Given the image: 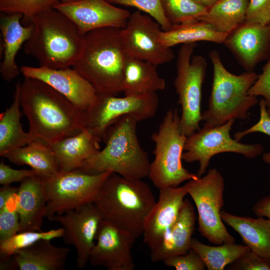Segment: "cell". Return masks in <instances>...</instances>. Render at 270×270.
Segmentation results:
<instances>
[{
  "mask_svg": "<svg viewBox=\"0 0 270 270\" xmlns=\"http://www.w3.org/2000/svg\"><path fill=\"white\" fill-rule=\"evenodd\" d=\"M20 104L34 140L50 146L83 130L84 112L44 82L24 78Z\"/></svg>",
  "mask_w": 270,
  "mask_h": 270,
  "instance_id": "cell-1",
  "label": "cell"
},
{
  "mask_svg": "<svg viewBox=\"0 0 270 270\" xmlns=\"http://www.w3.org/2000/svg\"><path fill=\"white\" fill-rule=\"evenodd\" d=\"M156 202L152 190L142 180L112 173L93 203L103 220L137 238L142 236L146 220Z\"/></svg>",
  "mask_w": 270,
  "mask_h": 270,
  "instance_id": "cell-2",
  "label": "cell"
},
{
  "mask_svg": "<svg viewBox=\"0 0 270 270\" xmlns=\"http://www.w3.org/2000/svg\"><path fill=\"white\" fill-rule=\"evenodd\" d=\"M32 31L25 42L26 54L36 59L40 66L69 68L80 57L84 35L66 15L54 8L29 20Z\"/></svg>",
  "mask_w": 270,
  "mask_h": 270,
  "instance_id": "cell-3",
  "label": "cell"
},
{
  "mask_svg": "<svg viewBox=\"0 0 270 270\" xmlns=\"http://www.w3.org/2000/svg\"><path fill=\"white\" fill-rule=\"evenodd\" d=\"M133 116H124L106 131L102 150L87 158L78 170L88 174L112 172L124 178L148 177L150 162L147 152L140 146Z\"/></svg>",
  "mask_w": 270,
  "mask_h": 270,
  "instance_id": "cell-4",
  "label": "cell"
},
{
  "mask_svg": "<svg viewBox=\"0 0 270 270\" xmlns=\"http://www.w3.org/2000/svg\"><path fill=\"white\" fill-rule=\"evenodd\" d=\"M120 29L106 28L84 35L82 53L72 68L86 80L98 94L117 96L122 92L126 56Z\"/></svg>",
  "mask_w": 270,
  "mask_h": 270,
  "instance_id": "cell-5",
  "label": "cell"
},
{
  "mask_svg": "<svg viewBox=\"0 0 270 270\" xmlns=\"http://www.w3.org/2000/svg\"><path fill=\"white\" fill-rule=\"evenodd\" d=\"M209 56L214 70L211 93L208 109L202 114L206 124L218 126L232 120H244L250 110L258 103L257 97L248 91L258 78L254 72L236 75L226 69L217 50Z\"/></svg>",
  "mask_w": 270,
  "mask_h": 270,
  "instance_id": "cell-6",
  "label": "cell"
},
{
  "mask_svg": "<svg viewBox=\"0 0 270 270\" xmlns=\"http://www.w3.org/2000/svg\"><path fill=\"white\" fill-rule=\"evenodd\" d=\"M177 108H171L164 116L158 130L151 136L155 144L148 178L158 190L177 187L182 182L197 178L182 164V154L187 138L180 126Z\"/></svg>",
  "mask_w": 270,
  "mask_h": 270,
  "instance_id": "cell-7",
  "label": "cell"
},
{
  "mask_svg": "<svg viewBox=\"0 0 270 270\" xmlns=\"http://www.w3.org/2000/svg\"><path fill=\"white\" fill-rule=\"evenodd\" d=\"M196 43L183 44L178 54L176 75L174 81L178 104L181 106L180 126L188 136L199 130L202 120V86L207 68L206 61L200 55H193Z\"/></svg>",
  "mask_w": 270,
  "mask_h": 270,
  "instance_id": "cell-8",
  "label": "cell"
},
{
  "mask_svg": "<svg viewBox=\"0 0 270 270\" xmlns=\"http://www.w3.org/2000/svg\"><path fill=\"white\" fill-rule=\"evenodd\" d=\"M112 173L88 174L78 169L60 171L42 178L47 204L45 218L61 215L93 202L102 185Z\"/></svg>",
  "mask_w": 270,
  "mask_h": 270,
  "instance_id": "cell-9",
  "label": "cell"
},
{
  "mask_svg": "<svg viewBox=\"0 0 270 270\" xmlns=\"http://www.w3.org/2000/svg\"><path fill=\"white\" fill-rule=\"evenodd\" d=\"M184 185L196 208L200 234L216 245L235 242L220 216L224 180L218 170L210 168L206 175L190 180Z\"/></svg>",
  "mask_w": 270,
  "mask_h": 270,
  "instance_id": "cell-10",
  "label": "cell"
},
{
  "mask_svg": "<svg viewBox=\"0 0 270 270\" xmlns=\"http://www.w3.org/2000/svg\"><path fill=\"white\" fill-rule=\"evenodd\" d=\"M158 105L156 92L124 97L98 94L95 103L83 113V128L100 142L107 128L120 117L130 114L138 122L146 120L155 116Z\"/></svg>",
  "mask_w": 270,
  "mask_h": 270,
  "instance_id": "cell-11",
  "label": "cell"
},
{
  "mask_svg": "<svg viewBox=\"0 0 270 270\" xmlns=\"http://www.w3.org/2000/svg\"><path fill=\"white\" fill-rule=\"evenodd\" d=\"M234 122L232 120L218 126L204 124L202 128L187 136L182 160L188 163L198 162V176L204 175L210 159L218 154L236 153L248 158L262 154L264 148L260 144H244L231 138L230 131Z\"/></svg>",
  "mask_w": 270,
  "mask_h": 270,
  "instance_id": "cell-12",
  "label": "cell"
},
{
  "mask_svg": "<svg viewBox=\"0 0 270 270\" xmlns=\"http://www.w3.org/2000/svg\"><path fill=\"white\" fill-rule=\"evenodd\" d=\"M160 24L149 15L136 10L130 14L120 36L127 57L144 60L156 66L172 62L174 54L160 40Z\"/></svg>",
  "mask_w": 270,
  "mask_h": 270,
  "instance_id": "cell-13",
  "label": "cell"
},
{
  "mask_svg": "<svg viewBox=\"0 0 270 270\" xmlns=\"http://www.w3.org/2000/svg\"><path fill=\"white\" fill-rule=\"evenodd\" d=\"M48 219L59 222L63 226L64 232L62 238L66 244L72 246L76 248V267L84 268L89 262L102 220L95 204L89 203Z\"/></svg>",
  "mask_w": 270,
  "mask_h": 270,
  "instance_id": "cell-14",
  "label": "cell"
},
{
  "mask_svg": "<svg viewBox=\"0 0 270 270\" xmlns=\"http://www.w3.org/2000/svg\"><path fill=\"white\" fill-rule=\"evenodd\" d=\"M54 8L63 13L78 27L82 35L100 28H124L130 12L114 6L107 0H78L59 2Z\"/></svg>",
  "mask_w": 270,
  "mask_h": 270,
  "instance_id": "cell-15",
  "label": "cell"
},
{
  "mask_svg": "<svg viewBox=\"0 0 270 270\" xmlns=\"http://www.w3.org/2000/svg\"><path fill=\"white\" fill-rule=\"evenodd\" d=\"M20 68L24 78L44 82L83 112L92 107L98 98L94 86L73 68L22 66Z\"/></svg>",
  "mask_w": 270,
  "mask_h": 270,
  "instance_id": "cell-16",
  "label": "cell"
},
{
  "mask_svg": "<svg viewBox=\"0 0 270 270\" xmlns=\"http://www.w3.org/2000/svg\"><path fill=\"white\" fill-rule=\"evenodd\" d=\"M136 239L102 219L88 262L108 270H133L135 264L132 250Z\"/></svg>",
  "mask_w": 270,
  "mask_h": 270,
  "instance_id": "cell-17",
  "label": "cell"
},
{
  "mask_svg": "<svg viewBox=\"0 0 270 270\" xmlns=\"http://www.w3.org/2000/svg\"><path fill=\"white\" fill-rule=\"evenodd\" d=\"M224 44L247 71L270 54V24L244 22L229 34Z\"/></svg>",
  "mask_w": 270,
  "mask_h": 270,
  "instance_id": "cell-18",
  "label": "cell"
},
{
  "mask_svg": "<svg viewBox=\"0 0 270 270\" xmlns=\"http://www.w3.org/2000/svg\"><path fill=\"white\" fill-rule=\"evenodd\" d=\"M159 196L144 223V242L152 250L158 246L176 221L188 194L185 185L159 190Z\"/></svg>",
  "mask_w": 270,
  "mask_h": 270,
  "instance_id": "cell-19",
  "label": "cell"
},
{
  "mask_svg": "<svg viewBox=\"0 0 270 270\" xmlns=\"http://www.w3.org/2000/svg\"><path fill=\"white\" fill-rule=\"evenodd\" d=\"M16 204L20 218L18 232L42 231L47 204L42 177L34 176L20 182Z\"/></svg>",
  "mask_w": 270,
  "mask_h": 270,
  "instance_id": "cell-20",
  "label": "cell"
},
{
  "mask_svg": "<svg viewBox=\"0 0 270 270\" xmlns=\"http://www.w3.org/2000/svg\"><path fill=\"white\" fill-rule=\"evenodd\" d=\"M196 219L194 206L185 199L178 218L160 244L150 250L151 261L163 262L170 257L186 254L191 249Z\"/></svg>",
  "mask_w": 270,
  "mask_h": 270,
  "instance_id": "cell-21",
  "label": "cell"
},
{
  "mask_svg": "<svg viewBox=\"0 0 270 270\" xmlns=\"http://www.w3.org/2000/svg\"><path fill=\"white\" fill-rule=\"evenodd\" d=\"M22 16L19 13H2L0 16L4 58L0 64V73L2 79L8 82H12L21 72L16 63V56L22 44L29 39L32 31L30 24L26 26L20 24Z\"/></svg>",
  "mask_w": 270,
  "mask_h": 270,
  "instance_id": "cell-22",
  "label": "cell"
},
{
  "mask_svg": "<svg viewBox=\"0 0 270 270\" xmlns=\"http://www.w3.org/2000/svg\"><path fill=\"white\" fill-rule=\"evenodd\" d=\"M70 251L68 247L42 239L18 250L13 256L20 270H63Z\"/></svg>",
  "mask_w": 270,
  "mask_h": 270,
  "instance_id": "cell-23",
  "label": "cell"
},
{
  "mask_svg": "<svg viewBox=\"0 0 270 270\" xmlns=\"http://www.w3.org/2000/svg\"><path fill=\"white\" fill-rule=\"evenodd\" d=\"M222 221L241 236L243 242L260 257L270 258V220L238 216L222 210Z\"/></svg>",
  "mask_w": 270,
  "mask_h": 270,
  "instance_id": "cell-24",
  "label": "cell"
},
{
  "mask_svg": "<svg viewBox=\"0 0 270 270\" xmlns=\"http://www.w3.org/2000/svg\"><path fill=\"white\" fill-rule=\"evenodd\" d=\"M100 143L84 128L78 134L60 140L50 146L60 171H70L80 168L87 158L100 150Z\"/></svg>",
  "mask_w": 270,
  "mask_h": 270,
  "instance_id": "cell-25",
  "label": "cell"
},
{
  "mask_svg": "<svg viewBox=\"0 0 270 270\" xmlns=\"http://www.w3.org/2000/svg\"><path fill=\"white\" fill-rule=\"evenodd\" d=\"M150 62L126 57L123 72L122 90L124 96L154 93L164 90L165 80Z\"/></svg>",
  "mask_w": 270,
  "mask_h": 270,
  "instance_id": "cell-26",
  "label": "cell"
},
{
  "mask_svg": "<svg viewBox=\"0 0 270 270\" xmlns=\"http://www.w3.org/2000/svg\"><path fill=\"white\" fill-rule=\"evenodd\" d=\"M20 86L15 88L12 104L0 114V156L34 140L28 132H25L20 122L23 112L20 110Z\"/></svg>",
  "mask_w": 270,
  "mask_h": 270,
  "instance_id": "cell-27",
  "label": "cell"
},
{
  "mask_svg": "<svg viewBox=\"0 0 270 270\" xmlns=\"http://www.w3.org/2000/svg\"><path fill=\"white\" fill-rule=\"evenodd\" d=\"M3 158L18 165H28L42 178L52 176L60 168L50 146L34 140L5 154Z\"/></svg>",
  "mask_w": 270,
  "mask_h": 270,
  "instance_id": "cell-28",
  "label": "cell"
},
{
  "mask_svg": "<svg viewBox=\"0 0 270 270\" xmlns=\"http://www.w3.org/2000/svg\"><path fill=\"white\" fill-rule=\"evenodd\" d=\"M228 34L218 32L211 24L201 20L174 25L168 30H162V43L172 48L178 44L196 43L199 41L224 44Z\"/></svg>",
  "mask_w": 270,
  "mask_h": 270,
  "instance_id": "cell-29",
  "label": "cell"
},
{
  "mask_svg": "<svg viewBox=\"0 0 270 270\" xmlns=\"http://www.w3.org/2000/svg\"><path fill=\"white\" fill-rule=\"evenodd\" d=\"M249 0H218L198 19L230 34L245 22Z\"/></svg>",
  "mask_w": 270,
  "mask_h": 270,
  "instance_id": "cell-30",
  "label": "cell"
},
{
  "mask_svg": "<svg viewBox=\"0 0 270 270\" xmlns=\"http://www.w3.org/2000/svg\"><path fill=\"white\" fill-rule=\"evenodd\" d=\"M191 248L200 256L208 270H222L250 250L245 244L235 242L210 246L194 238L192 240Z\"/></svg>",
  "mask_w": 270,
  "mask_h": 270,
  "instance_id": "cell-31",
  "label": "cell"
},
{
  "mask_svg": "<svg viewBox=\"0 0 270 270\" xmlns=\"http://www.w3.org/2000/svg\"><path fill=\"white\" fill-rule=\"evenodd\" d=\"M166 17L172 25L198 20L207 8L192 0H161Z\"/></svg>",
  "mask_w": 270,
  "mask_h": 270,
  "instance_id": "cell-32",
  "label": "cell"
},
{
  "mask_svg": "<svg viewBox=\"0 0 270 270\" xmlns=\"http://www.w3.org/2000/svg\"><path fill=\"white\" fill-rule=\"evenodd\" d=\"M64 232V228L51 230L46 232H18L10 238L0 242V256H12L18 250L27 247L40 240H52L60 238L62 237Z\"/></svg>",
  "mask_w": 270,
  "mask_h": 270,
  "instance_id": "cell-33",
  "label": "cell"
},
{
  "mask_svg": "<svg viewBox=\"0 0 270 270\" xmlns=\"http://www.w3.org/2000/svg\"><path fill=\"white\" fill-rule=\"evenodd\" d=\"M60 0H0L2 13H19L30 20L36 15L54 8Z\"/></svg>",
  "mask_w": 270,
  "mask_h": 270,
  "instance_id": "cell-34",
  "label": "cell"
},
{
  "mask_svg": "<svg viewBox=\"0 0 270 270\" xmlns=\"http://www.w3.org/2000/svg\"><path fill=\"white\" fill-rule=\"evenodd\" d=\"M113 4H120L136 8L156 20L163 31L170 30L172 25L166 17L161 0H107Z\"/></svg>",
  "mask_w": 270,
  "mask_h": 270,
  "instance_id": "cell-35",
  "label": "cell"
},
{
  "mask_svg": "<svg viewBox=\"0 0 270 270\" xmlns=\"http://www.w3.org/2000/svg\"><path fill=\"white\" fill-rule=\"evenodd\" d=\"M19 223L16 194L0 209V242L4 241L18 233Z\"/></svg>",
  "mask_w": 270,
  "mask_h": 270,
  "instance_id": "cell-36",
  "label": "cell"
},
{
  "mask_svg": "<svg viewBox=\"0 0 270 270\" xmlns=\"http://www.w3.org/2000/svg\"><path fill=\"white\" fill-rule=\"evenodd\" d=\"M163 262L177 270H204L206 268L201 258L192 248L186 254L170 257Z\"/></svg>",
  "mask_w": 270,
  "mask_h": 270,
  "instance_id": "cell-37",
  "label": "cell"
},
{
  "mask_svg": "<svg viewBox=\"0 0 270 270\" xmlns=\"http://www.w3.org/2000/svg\"><path fill=\"white\" fill-rule=\"evenodd\" d=\"M245 22L270 24V0H249Z\"/></svg>",
  "mask_w": 270,
  "mask_h": 270,
  "instance_id": "cell-38",
  "label": "cell"
},
{
  "mask_svg": "<svg viewBox=\"0 0 270 270\" xmlns=\"http://www.w3.org/2000/svg\"><path fill=\"white\" fill-rule=\"evenodd\" d=\"M248 94L264 100L267 108H270V58L248 91Z\"/></svg>",
  "mask_w": 270,
  "mask_h": 270,
  "instance_id": "cell-39",
  "label": "cell"
},
{
  "mask_svg": "<svg viewBox=\"0 0 270 270\" xmlns=\"http://www.w3.org/2000/svg\"><path fill=\"white\" fill-rule=\"evenodd\" d=\"M231 269L236 270H270V262L251 250L234 262Z\"/></svg>",
  "mask_w": 270,
  "mask_h": 270,
  "instance_id": "cell-40",
  "label": "cell"
},
{
  "mask_svg": "<svg viewBox=\"0 0 270 270\" xmlns=\"http://www.w3.org/2000/svg\"><path fill=\"white\" fill-rule=\"evenodd\" d=\"M260 116L258 121L248 128L236 132L234 137L238 141L246 135L253 132H261L270 136V116L267 112V106L263 98L259 102Z\"/></svg>",
  "mask_w": 270,
  "mask_h": 270,
  "instance_id": "cell-41",
  "label": "cell"
},
{
  "mask_svg": "<svg viewBox=\"0 0 270 270\" xmlns=\"http://www.w3.org/2000/svg\"><path fill=\"white\" fill-rule=\"evenodd\" d=\"M34 176H39L32 169L15 170L6 164L4 160L0 162V184L2 186L22 182L26 178Z\"/></svg>",
  "mask_w": 270,
  "mask_h": 270,
  "instance_id": "cell-42",
  "label": "cell"
},
{
  "mask_svg": "<svg viewBox=\"0 0 270 270\" xmlns=\"http://www.w3.org/2000/svg\"><path fill=\"white\" fill-rule=\"evenodd\" d=\"M252 211L258 216L266 217L270 220V196L258 200L253 206Z\"/></svg>",
  "mask_w": 270,
  "mask_h": 270,
  "instance_id": "cell-43",
  "label": "cell"
},
{
  "mask_svg": "<svg viewBox=\"0 0 270 270\" xmlns=\"http://www.w3.org/2000/svg\"><path fill=\"white\" fill-rule=\"evenodd\" d=\"M18 188L10 185H3L0 188V209L2 208L8 201L17 193Z\"/></svg>",
  "mask_w": 270,
  "mask_h": 270,
  "instance_id": "cell-44",
  "label": "cell"
},
{
  "mask_svg": "<svg viewBox=\"0 0 270 270\" xmlns=\"http://www.w3.org/2000/svg\"><path fill=\"white\" fill-rule=\"evenodd\" d=\"M18 268L16 261L13 256H0V270H16Z\"/></svg>",
  "mask_w": 270,
  "mask_h": 270,
  "instance_id": "cell-45",
  "label": "cell"
},
{
  "mask_svg": "<svg viewBox=\"0 0 270 270\" xmlns=\"http://www.w3.org/2000/svg\"><path fill=\"white\" fill-rule=\"evenodd\" d=\"M196 2L201 4L207 8L213 6L218 0H192Z\"/></svg>",
  "mask_w": 270,
  "mask_h": 270,
  "instance_id": "cell-46",
  "label": "cell"
},
{
  "mask_svg": "<svg viewBox=\"0 0 270 270\" xmlns=\"http://www.w3.org/2000/svg\"><path fill=\"white\" fill-rule=\"evenodd\" d=\"M262 160L265 163L270 164V152L264 153L262 156Z\"/></svg>",
  "mask_w": 270,
  "mask_h": 270,
  "instance_id": "cell-47",
  "label": "cell"
},
{
  "mask_svg": "<svg viewBox=\"0 0 270 270\" xmlns=\"http://www.w3.org/2000/svg\"><path fill=\"white\" fill-rule=\"evenodd\" d=\"M77 0H60V2L62 3L72 2Z\"/></svg>",
  "mask_w": 270,
  "mask_h": 270,
  "instance_id": "cell-48",
  "label": "cell"
},
{
  "mask_svg": "<svg viewBox=\"0 0 270 270\" xmlns=\"http://www.w3.org/2000/svg\"><path fill=\"white\" fill-rule=\"evenodd\" d=\"M267 112L269 116H270V108H267Z\"/></svg>",
  "mask_w": 270,
  "mask_h": 270,
  "instance_id": "cell-49",
  "label": "cell"
},
{
  "mask_svg": "<svg viewBox=\"0 0 270 270\" xmlns=\"http://www.w3.org/2000/svg\"><path fill=\"white\" fill-rule=\"evenodd\" d=\"M268 260L269 261V262H270V258Z\"/></svg>",
  "mask_w": 270,
  "mask_h": 270,
  "instance_id": "cell-50",
  "label": "cell"
}]
</instances>
